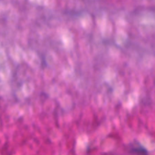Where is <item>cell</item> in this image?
<instances>
[{
    "mask_svg": "<svg viewBox=\"0 0 155 155\" xmlns=\"http://www.w3.org/2000/svg\"><path fill=\"white\" fill-rule=\"evenodd\" d=\"M133 152L136 153V154H145L147 153V151L144 148H134L133 149Z\"/></svg>",
    "mask_w": 155,
    "mask_h": 155,
    "instance_id": "cell-1",
    "label": "cell"
}]
</instances>
